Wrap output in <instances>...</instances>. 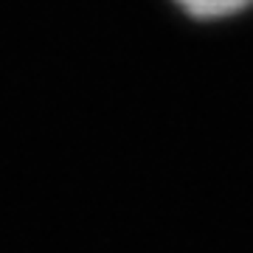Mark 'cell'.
<instances>
[{"label": "cell", "instance_id": "cell-1", "mask_svg": "<svg viewBox=\"0 0 253 253\" xmlns=\"http://www.w3.org/2000/svg\"><path fill=\"white\" fill-rule=\"evenodd\" d=\"M186 14L200 20H214V17H231L239 11L251 9L253 0H174Z\"/></svg>", "mask_w": 253, "mask_h": 253}]
</instances>
